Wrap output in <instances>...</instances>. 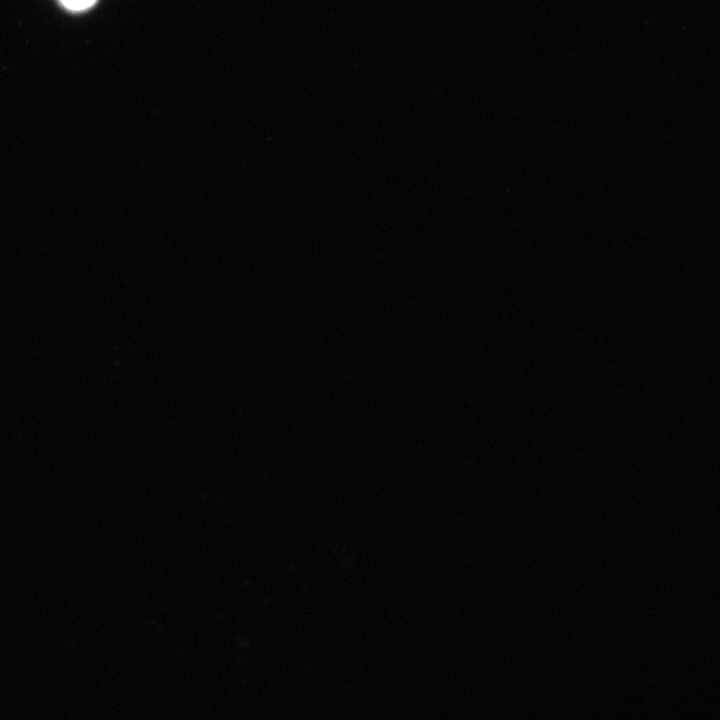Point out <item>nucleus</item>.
Returning <instances> with one entry per match:
<instances>
[{
    "label": "nucleus",
    "instance_id": "1",
    "mask_svg": "<svg viewBox=\"0 0 720 720\" xmlns=\"http://www.w3.org/2000/svg\"><path fill=\"white\" fill-rule=\"evenodd\" d=\"M96 0H61L63 5L72 10H82L90 7Z\"/></svg>",
    "mask_w": 720,
    "mask_h": 720
}]
</instances>
